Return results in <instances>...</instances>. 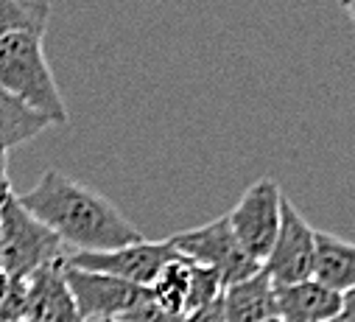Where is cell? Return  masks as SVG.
<instances>
[{"label": "cell", "instance_id": "6da1fadb", "mask_svg": "<svg viewBox=\"0 0 355 322\" xmlns=\"http://www.w3.org/2000/svg\"><path fill=\"white\" fill-rule=\"evenodd\" d=\"M15 199L62 241L67 253H110L143 241V232L118 205L56 169L42 171L37 185Z\"/></svg>", "mask_w": 355, "mask_h": 322}, {"label": "cell", "instance_id": "7a4b0ae2", "mask_svg": "<svg viewBox=\"0 0 355 322\" xmlns=\"http://www.w3.org/2000/svg\"><path fill=\"white\" fill-rule=\"evenodd\" d=\"M0 90L42 115L51 126H64L70 121L64 96L45 56L42 34L20 31L0 40Z\"/></svg>", "mask_w": 355, "mask_h": 322}, {"label": "cell", "instance_id": "3957f363", "mask_svg": "<svg viewBox=\"0 0 355 322\" xmlns=\"http://www.w3.org/2000/svg\"><path fill=\"white\" fill-rule=\"evenodd\" d=\"M70 253L62 241L42 227L15 196L0 207V272L28 278L48 264L64 261Z\"/></svg>", "mask_w": 355, "mask_h": 322}, {"label": "cell", "instance_id": "277c9868", "mask_svg": "<svg viewBox=\"0 0 355 322\" xmlns=\"http://www.w3.org/2000/svg\"><path fill=\"white\" fill-rule=\"evenodd\" d=\"M168 244L182 258L218 272L224 289L238 283V280L252 278L254 272H260V264L252 261L243 253V247L238 244V238H235L227 216L213 219V221L199 224V227H191V230L173 232L168 238Z\"/></svg>", "mask_w": 355, "mask_h": 322}, {"label": "cell", "instance_id": "5b68a950", "mask_svg": "<svg viewBox=\"0 0 355 322\" xmlns=\"http://www.w3.org/2000/svg\"><path fill=\"white\" fill-rule=\"evenodd\" d=\"M280 202H283L280 185L272 177H263V180L252 183L243 191V196L238 199V205L227 213V221L238 238V244L260 266H263L266 255H269L275 238H277Z\"/></svg>", "mask_w": 355, "mask_h": 322}, {"label": "cell", "instance_id": "8992f818", "mask_svg": "<svg viewBox=\"0 0 355 322\" xmlns=\"http://www.w3.org/2000/svg\"><path fill=\"white\" fill-rule=\"evenodd\" d=\"M176 253L168 238L165 241H135V244L110 250V253H70L64 258V266L81 269V272H98V275H110L118 280H126L132 286H143L148 289L154 283V278L159 275V269L173 261Z\"/></svg>", "mask_w": 355, "mask_h": 322}, {"label": "cell", "instance_id": "52a82bcc", "mask_svg": "<svg viewBox=\"0 0 355 322\" xmlns=\"http://www.w3.org/2000/svg\"><path fill=\"white\" fill-rule=\"evenodd\" d=\"M311 264H313V227L283 194L277 238L260 269L266 272V278L272 280L275 289H280V286L311 280Z\"/></svg>", "mask_w": 355, "mask_h": 322}, {"label": "cell", "instance_id": "ba28073f", "mask_svg": "<svg viewBox=\"0 0 355 322\" xmlns=\"http://www.w3.org/2000/svg\"><path fill=\"white\" fill-rule=\"evenodd\" d=\"M64 280L84 322H121L146 297L143 286L73 266H64Z\"/></svg>", "mask_w": 355, "mask_h": 322}, {"label": "cell", "instance_id": "9c48e42d", "mask_svg": "<svg viewBox=\"0 0 355 322\" xmlns=\"http://www.w3.org/2000/svg\"><path fill=\"white\" fill-rule=\"evenodd\" d=\"M28 314L26 322H84L64 280V261L48 264L26 278Z\"/></svg>", "mask_w": 355, "mask_h": 322}, {"label": "cell", "instance_id": "30bf717a", "mask_svg": "<svg viewBox=\"0 0 355 322\" xmlns=\"http://www.w3.org/2000/svg\"><path fill=\"white\" fill-rule=\"evenodd\" d=\"M352 294V291H347ZM347 294H336L316 280H302L294 286L275 289V305L280 322H327L338 314Z\"/></svg>", "mask_w": 355, "mask_h": 322}, {"label": "cell", "instance_id": "8fae6325", "mask_svg": "<svg viewBox=\"0 0 355 322\" xmlns=\"http://www.w3.org/2000/svg\"><path fill=\"white\" fill-rule=\"evenodd\" d=\"M311 280L319 286L347 294L355 289V247L349 241L313 230V264H311Z\"/></svg>", "mask_w": 355, "mask_h": 322}, {"label": "cell", "instance_id": "7c38bea8", "mask_svg": "<svg viewBox=\"0 0 355 322\" xmlns=\"http://www.w3.org/2000/svg\"><path fill=\"white\" fill-rule=\"evenodd\" d=\"M277 316L275 286L266 272H254L221 291V319L224 322H266Z\"/></svg>", "mask_w": 355, "mask_h": 322}, {"label": "cell", "instance_id": "4fadbf2b", "mask_svg": "<svg viewBox=\"0 0 355 322\" xmlns=\"http://www.w3.org/2000/svg\"><path fill=\"white\" fill-rule=\"evenodd\" d=\"M51 124L31 112L26 104H20L17 99H12L9 93L0 90V143L6 149L12 146H23L34 137H40Z\"/></svg>", "mask_w": 355, "mask_h": 322}, {"label": "cell", "instance_id": "5bb4252c", "mask_svg": "<svg viewBox=\"0 0 355 322\" xmlns=\"http://www.w3.org/2000/svg\"><path fill=\"white\" fill-rule=\"evenodd\" d=\"M188 286H191V261L176 255L173 261H168L159 269V275L148 286V294L154 297V303L162 311H168L173 316H182L185 300H188Z\"/></svg>", "mask_w": 355, "mask_h": 322}, {"label": "cell", "instance_id": "9a60e30c", "mask_svg": "<svg viewBox=\"0 0 355 322\" xmlns=\"http://www.w3.org/2000/svg\"><path fill=\"white\" fill-rule=\"evenodd\" d=\"M48 17H51L48 0H0V40L20 31L45 37Z\"/></svg>", "mask_w": 355, "mask_h": 322}, {"label": "cell", "instance_id": "2e32d148", "mask_svg": "<svg viewBox=\"0 0 355 322\" xmlns=\"http://www.w3.org/2000/svg\"><path fill=\"white\" fill-rule=\"evenodd\" d=\"M224 291V283L218 278V272L207 269V266H199L191 261V286H188V300H185V314L191 311H199L210 303H216ZM182 314V316H185Z\"/></svg>", "mask_w": 355, "mask_h": 322}, {"label": "cell", "instance_id": "e0dca14e", "mask_svg": "<svg viewBox=\"0 0 355 322\" xmlns=\"http://www.w3.org/2000/svg\"><path fill=\"white\" fill-rule=\"evenodd\" d=\"M26 314H28L26 278H9L6 294L0 300V322H26Z\"/></svg>", "mask_w": 355, "mask_h": 322}, {"label": "cell", "instance_id": "ac0fdd59", "mask_svg": "<svg viewBox=\"0 0 355 322\" xmlns=\"http://www.w3.org/2000/svg\"><path fill=\"white\" fill-rule=\"evenodd\" d=\"M180 322H224V319H221V297H218L216 303H210V305L199 308V311L185 314Z\"/></svg>", "mask_w": 355, "mask_h": 322}, {"label": "cell", "instance_id": "d6986e66", "mask_svg": "<svg viewBox=\"0 0 355 322\" xmlns=\"http://www.w3.org/2000/svg\"><path fill=\"white\" fill-rule=\"evenodd\" d=\"M327 322H355V319H352V294H347V300H344V305L338 308V314L330 316Z\"/></svg>", "mask_w": 355, "mask_h": 322}, {"label": "cell", "instance_id": "ffe728a7", "mask_svg": "<svg viewBox=\"0 0 355 322\" xmlns=\"http://www.w3.org/2000/svg\"><path fill=\"white\" fill-rule=\"evenodd\" d=\"M12 196H15V194H12V180H9V174L0 171V207H3Z\"/></svg>", "mask_w": 355, "mask_h": 322}, {"label": "cell", "instance_id": "44dd1931", "mask_svg": "<svg viewBox=\"0 0 355 322\" xmlns=\"http://www.w3.org/2000/svg\"><path fill=\"white\" fill-rule=\"evenodd\" d=\"M6 166H9V149L0 143V171H3V174H6Z\"/></svg>", "mask_w": 355, "mask_h": 322}, {"label": "cell", "instance_id": "7402d4cb", "mask_svg": "<svg viewBox=\"0 0 355 322\" xmlns=\"http://www.w3.org/2000/svg\"><path fill=\"white\" fill-rule=\"evenodd\" d=\"M338 6H341V9H344L349 17H352V0H338Z\"/></svg>", "mask_w": 355, "mask_h": 322}, {"label": "cell", "instance_id": "603a6c76", "mask_svg": "<svg viewBox=\"0 0 355 322\" xmlns=\"http://www.w3.org/2000/svg\"><path fill=\"white\" fill-rule=\"evenodd\" d=\"M266 322H280V319H277V316H272V319H266Z\"/></svg>", "mask_w": 355, "mask_h": 322}]
</instances>
